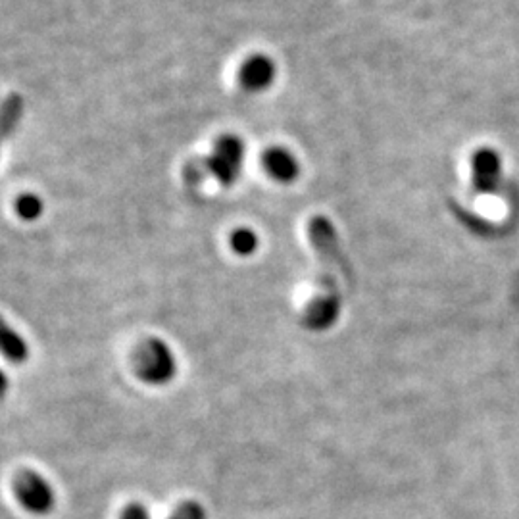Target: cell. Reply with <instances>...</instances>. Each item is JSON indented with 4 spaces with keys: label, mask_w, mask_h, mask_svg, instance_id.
<instances>
[{
    "label": "cell",
    "mask_w": 519,
    "mask_h": 519,
    "mask_svg": "<svg viewBox=\"0 0 519 519\" xmlns=\"http://www.w3.org/2000/svg\"><path fill=\"white\" fill-rule=\"evenodd\" d=\"M308 241L316 256L314 293L304 306L302 322L312 331H325L341 316V289L337 281L339 272V239L333 223L323 216L308 222Z\"/></svg>",
    "instance_id": "1"
},
{
    "label": "cell",
    "mask_w": 519,
    "mask_h": 519,
    "mask_svg": "<svg viewBox=\"0 0 519 519\" xmlns=\"http://www.w3.org/2000/svg\"><path fill=\"white\" fill-rule=\"evenodd\" d=\"M131 364L135 375L147 385H166L177 371L172 348L156 337L145 339L135 346Z\"/></svg>",
    "instance_id": "2"
},
{
    "label": "cell",
    "mask_w": 519,
    "mask_h": 519,
    "mask_svg": "<svg viewBox=\"0 0 519 519\" xmlns=\"http://www.w3.org/2000/svg\"><path fill=\"white\" fill-rule=\"evenodd\" d=\"M202 158L208 177H214L223 187H231L241 177L245 162V143L241 137L225 133L214 141L212 152Z\"/></svg>",
    "instance_id": "3"
},
{
    "label": "cell",
    "mask_w": 519,
    "mask_h": 519,
    "mask_svg": "<svg viewBox=\"0 0 519 519\" xmlns=\"http://www.w3.org/2000/svg\"><path fill=\"white\" fill-rule=\"evenodd\" d=\"M12 489L16 500L33 516H47L56 506L52 485L37 471H20L12 481Z\"/></svg>",
    "instance_id": "4"
},
{
    "label": "cell",
    "mask_w": 519,
    "mask_h": 519,
    "mask_svg": "<svg viewBox=\"0 0 519 519\" xmlns=\"http://www.w3.org/2000/svg\"><path fill=\"white\" fill-rule=\"evenodd\" d=\"M502 179V158L495 149L483 147L471 156V183L479 195H491L498 191Z\"/></svg>",
    "instance_id": "5"
},
{
    "label": "cell",
    "mask_w": 519,
    "mask_h": 519,
    "mask_svg": "<svg viewBox=\"0 0 519 519\" xmlns=\"http://www.w3.org/2000/svg\"><path fill=\"white\" fill-rule=\"evenodd\" d=\"M277 68L268 54H252L241 64L239 85L247 93H264L275 81Z\"/></svg>",
    "instance_id": "6"
},
{
    "label": "cell",
    "mask_w": 519,
    "mask_h": 519,
    "mask_svg": "<svg viewBox=\"0 0 519 519\" xmlns=\"http://www.w3.org/2000/svg\"><path fill=\"white\" fill-rule=\"evenodd\" d=\"M262 168L272 177L273 181L289 185L297 181L300 175L298 158L285 147H272L262 154Z\"/></svg>",
    "instance_id": "7"
},
{
    "label": "cell",
    "mask_w": 519,
    "mask_h": 519,
    "mask_svg": "<svg viewBox=\"0 0 519 519\" xmlns=\"http://www.w3.org/2000/svg\"><path fill=\"white\" fill-rule=\"evenodd\" d=\"M0 354L12 364H25L29 358V346L24 337L0 316Z\"/></svg>",
    "instance_id": "8"
},
{
    "label": "cell",
    "mask_w": 519,
    "mask_h": 519,
    "mask_svg": "<svg viewBox=\"0 0 519 519\" xmlns=\"http://www.w3.org/2000/svg\"><path fill=\"white\" fill-rule=\"evenodd\" d=\"M24 108V99L20 95H8L0 102V145L22 124Z\"/></svg>",
    "instance_id": "9"
},
{
    "label": "cell",
    "mask_w": 519,
    "mask_h": 519,
    "mask_svg": "<svg viewBox=\"0 0 519 519\" xmlns=\"http://www.w3.org/2000/svg\"><path fill=\"white\" fill-rule=\"evenodd\" d=\"M229 247L239 256H252L258 248V235L250 227H239L231 231Z\"/></svg>",
    "instance_id": "10"
},
{
    "label": "cell",
    "mask_w": 519,
    "mask_h": 519,
    "mask_svg": "<svg viewBox=\"0 0 519 519\" xmlns=\"http://www.w3.org/2000/svg\"><path fill=\"white\" fill-rule=\"evenodd\" d=\"M14 210L25 222H35L43 214L45 204H43L41 197H37L33 193H25L22 197L16 198Z\"/></svg>",
    "instance_id": "11"
},
{
    "label": "cell",
    "mask_w": 519,
    "mask_h": 519,
    "mask_svg": "<svg viewBox=\"0 0 519 519\" xmlns=\"http://www.w3.org/2000/svg\"><path fill=\"white\" fill-rule=\"evenodd\" d=\"M183 179L187 185L191 187H198L202 185L206 179H208V173H206V166H204V158L197 156V158H191L185 168H183Z\"/></svg>",
    "instance_id": "12"
},
{
    "label": "cell",
    "mask_w": 519,
    "mask_h": 519,
    "mask_svg": "<svg viewBox=\"0 0 519 519\" xmlns=\"http://www.w3.org/2000/svg\"><path fill=\"white\" fill-rule=\"evenodd\" d=\"M168 519H208L206 510L198 504L197 500H187L175 508L172 516Z\"/></svg>",
    "instance_id": "13"
},
{
    "label": "cell",
    "mask_w": 519,
    "mask_h": 519,
    "mask_svg": "<svg viewBox=\"0 0 519 519\" xmlns=\"http://www.w3.org/2000/svg\"><path fill=\"white\" fill-rule=\"evenodd\" d=\"M120 519H150L149 510L139 502H131L125 506Z\"/></svg>",
    "instance_id": "14"
},
{
    "label": "cell",
    "mask_w": 519,
    "mask_h": 519,
    "mask_svg": "<svg viewBox=\"0 0 519 519\" xmlns=\"http://www.w3.org/2000/svg\"><path fill=\"white\" fill-rule=\"evenodd\" d=\"M8 377H6V373L4 371L0 370V398H4L6 396V393H8Z\"/></svg>",
    "instance_id": "15"
}]
</instances>
